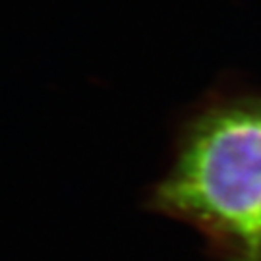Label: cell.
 <instances>
[{
    "label": "cell",
    "mask_w": 261,
    "mask_h": 261,
    "mask_svg": "<svg viewBox=\"0 0 261 261\" xmlns=\"http://www.w3.org/2000/svg\"><path fill=\"white\" fill-rule=\"evenodd\" d=\"M143 207L194 228L209 261H261V91H211L192 105Z\"/></svg>",
    "instance_id": "1"
}]
</instances>
